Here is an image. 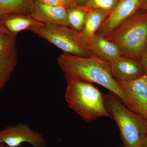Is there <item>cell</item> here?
I'll list each match as a JSON object with an SVG mask.
<instances>
[{
  "label": "cell",
  "mask_w": 147,
  "mask_h": 147,
  "mask_svg": "<svg viewBox=\"0 0 147 147\" xmlns=\"http://www.w3.org/2000/svg\"><path fill=\"white\" fill-rule=\"evenodd\" d=\"M57 62L67 84L82 81L98 84L116 95L128 108L127 96L113 77L108 63L94 55L83 57L65 53L59 56Z\"/></svg>",
  "instance_id": "1"
},
{
  "label": "cell",
  "mask_w": 147,
  "mask_h": 147,
  "mask_svg": "<svg viewBox=\"0 0 147 147\" xmlns=\"http://www.w3.org/2000/svg\"><path fill=\"white\" fill-rule=\"evenodd\" d=\"M109 117L118 126L123 147H142L147 134V121L127 108L111 92L103 94Z\"/></svg>",
  "instance_id": "2"
},
{
  "label": "cell",
  "mask_w": 147,
  "mask_h": 147,
  "mask_svg": "<svg viewBox=\"0 0 147 147\" xmlns=\"http://www.w3.org/2000/svg\"><path fill=\"white\" fill-rule=\"evenodd\" d=\"M65 98L69 108L91 123L101 117H109L103 94L89 82L72 81L67 84Z\"/></svg>",
  "instance_id": "3"
},
{
  "label": "cell",
  "mask_w": 147,
  "mask_h": 147,
  "mask_svg": "<svg viewBox=\"0 0 147 147\" xmlns=\"http://www.w3.org/2000/svg\"><path fill=\"white\" fill-rule=\"evenodd\" d=\"M105 37L122 56L139 61L147 45V11L134 14Z\"/></svg>",
  "instance_id": "4"
},
{
  "label": "cell",
  "mask_w": 147,
  "mask_h": 147,
  "mask_svg": "<svg viewBox=\"0 0 147 147\" xmlns=\"http://www.w3.org/2000/svg\"><path fill=\"white\" fill-rule=\"evenodd\" d=\"M32 32L62 50L63 53L83 57L93 56L79 40L78 32L69 27L42 24Z\"/></svg>",
  "instance_id": "5"
},
{
  "label": "cell",
  "mask_w": 147,
  "mask_h": 147,
  "mask_svg": "<svg viewBox=\"0 0 147 147\" xmlns=\"http://www.w3.org/2000/svg\"><path fill=\"white\" fill-rule=\"evenodd\" d=\"M17 34L7 29L0 19V91L10 79L18 63Z\"/></svg>",
  "instance_id": "6"
},
{
  "label": "cell",
  "mask_w": 147,
  "mask_h": 147,
  "mask_svg": "<svg viewBox=\"0 0 147 147\" xmlns=\"http://www.w3.org/2000/svg\"><path fill=\"white\" fill-rule=\"evenodd\" d=\"M34 147H47V142L38 131L32 129L28 124L19 123L0 130V144L9 147H18L23 143Z\"/></svg>",
  "instance_id": "7"
},
{
  "label": "cell",
  "mask_w": 147,
  "mask_h": 147,
  "mask_svg": "<svg viewBox=\"0 0 147 147\" xmlns=\"http://www.w3.org/2000/svg\"><path fill=\"white\" fill-rule=\"evenodd\" d=\"M118 82L128 98V108L147 121V74L131 82Z\"/></svg>",
  "instance_id": "8"
},
{
  "label": "cell",
  "mask_w": 147,
  "mask_h": 147,
  "mask_svg": "<svg viewBox=\"0 0 147 147\" xmlns=\"http://www.w3.org/2000/svg\"><path fill=\"white\" fill-rule=\"evenodd\" d=\"M144 0H120L96 34L105 36L141 8Z\"/></svg>",
  "instance_id": "9"
},
{
  "label": "cell",
  "mask_w": 147,
  "mask_h": 147,
  "mask_svg": "<svg viewBox=\"0 0 147 147\" xmlns=\"http://www.w3.org/2000/svg\"><path fill=\"white\" fill-rule=\"evenodd\" d=\"M109 64L113 77L120 82L134 81L146 74L139 61L122 55Z\"/></svg>",
  "instance_id": "10"
},
{
  "label": "cell",
  "mask_w": 147,
  "mask_h": 147,
  "mask_svg": "<svg viewBox=\"0 0 147 147\" xmlns=\"http://www.w3.org/2000/svg\"><path fill=\"white\" fill-rule=\"evenodd\" d=\"M29 15L42 24L69 27L67 9L45 5L34 1Z\"/></svg>",
  "instance_id": "11"
},
{
  "label": "cell",
  "mask_w": 147,
  "mask_h": 147,
  "mask_svg": "<svg viewBox=\"0 0 147 147\" xmlns=\"http://www.w3.org/2000/svg\"><path fill=\"white\" fill-rule=\"evenodd\" d=\"M86 46L92 55L109 63L122 56L116 44L105 36L96 34L87 42Z\"/></svg>",
  "instance_id": "12"
},
{
  "label": "cell",
  "mask_w": 147,
  "mask_h": 147,
  "mask_svg": "<svg viewBox=\"0 0 147 147\" xmlns=\"http://www.w3.org/2000/svg\"><path fill=\"white\" fill-rule=\"evenodd\" d=\"M110 14L109 12L101 9L88 11L84 26L81 31L78 32L79 40L83 45L87 47V42L96 34Z\"/></svg>",
  "instance_id": "13"
},
{
  "label": "cell",
  "mask_w": 147,
  "mask_h": 147,
  "mask_svg": "<svg viewBox=\"0 0 147 147\" xmlns=\"http://www.w3.org/2000/svg\"><path fill=\"white\" fill-rule=\"evenodd\" d=\"M0 19L7 29L15 34L26 30L32 31L43 24L35 20L29 14L21 13L8 14Z\"/></svg>",
  "instance_id": "14"
},
{
  "label": "cell",
  "mask_w": 147,
  "mask_h": 147,
  "mask_svg": "<svg viewBox=\"0 0 147 147\" xmlns=\"http://www.w3.org/2000/svg\"><path fill=\"white\" fill-rule=\"evenodd\" d=\"M34 0H0V18L8 14H30Z\"/></svg>",
  "instance_id": "15"
},
{
  "label": "cell",
  "mask_w": 147,
  "mask_h": 147,
  "mask_svg": "<svg viewBox=\"0 0 147 147\" xmlns=\"http://www.w3.org/2000/svg\"><path fill=\"white\" fill-rule=\"evenodd\" d=\"M69 26L77 32L83 29L88 14V11L84 6H75L67 9Z\"/></svg>",
  "instance_id": "16"
},
{
  "label": "cell",
  "mask_w": 147,
  "mask_h": 147,
  "mask_svg": "<svg viewBox=\"0 0 147 147\" xmlns=\"http://www.w3.org/2000/svg\"><path fill=\"white\" fill-rule=\"evenodd\" d=\"M120 0H87L84 7L87 10L99 9L110 13Z\"/></svg>",
  "instance_id": "17"
},
{
  "label": "cell",
  "mask_w": 147,
  "mask_h": 147,
  "mask_svg": "<svg viewBox=\"0 0 147 147\" xmlns=\"http://www.w3.org/2000/svg\"><path fill=\"white\" fill-rule=\"evenodd\" d=\"M38 2L48 6L68 9L75 6L71 0H34Z\"/></svg>",
  "instance_id": "18"
},
{
  "label": "cell",
  "mask_w": 147,
  "mask_h": 147,
  "mask_svg": "<svg viewBox=\"0 0 147 147\" xmlns=\"http://www.w3.org/2000/svg\"><path fill=\"white\" fill-rule=\"evenodd\" d=\"M139 61L144 68L145 74H147V45L144 51L139 60Z\"/></svg>",
  "instance_id": "19"
},
{
  "label": "cell",
  "mask_w": 147,
  "mask_h": 147,
  "mask_svg": "<svg viewBox=\"0 0 147 147\" xmlns=\"http://www.w3.org/2000/svg\"><path fill=\"white\" fill-rule=\"evenodd\" d=\"M75 6H84L87 0H71Z\"/></svg>",
  "instance_id": "20"
},
{
  "label": "cell",
  "mask_w": 147,
  "mask_h": 147,
  "mask_svg": "<svg viewBox=\"0 0 147 147\" xmlns=\"http://www.w3.org/2000/svg\"><path fill=\"white\" fill-rule=\"evenodd\" d=\"M141 8L147 11V0H144L142 4Z\"/></svg>",
  "instance_id": "21"
},
{
  "label": "cell",
  "mask_w": 147,
  "mask_h": 147,
  "mask_svg": "<svg viewBox=\"0 0 147 147\" xmlns=\"http://www.w3.org/2000/svg\"><path fill=\"white\" fill-rule=\"evenodd\" d=\"M142 147H147V134L142 146Z\"/></svg>",
  "instance_id": "22"
},
{
  "label": "cell",
  "mask_w": 147,
  "mask_h": 147,
  "mask_svg": "<svg viewBox=\"0 0 147 147\" xmlns=\"http://www.w3.org/2000/svg\"><path fill=\"white\" fill-rule=\"evenodd\" d=\"M0 147H9L4 144H0Z\"/></svg>",
  "instance_id": "23"
},
{
  "label": "cell",
  "mask_w": 147,
  "mask_h": 147,
  "mask_svg": "<svg viewBox=\"0 0 147 147\" xmlns=\"http://www.w3.org/2000/svg\"><path fill=\"white\" fill-rule=\"evenodd\" d=\"M23 147L21 146H19V147Z\"/></svg>",
  "instance_id": "24"
},
{
  "label": "cell",
  "mask_w": 147,
  "mask_h": 147,
  "mask_svg": "<svg viewBox=\"0 0 147 147\" xmlns=\"http://www.w3.org/2000/svg\"><path fill=\"white\" fill-rule=\"evenodd\" d=\"M123 147V146H121V147Z\"/></svg>",
  "instance_id": "25"
}]
</instances>
